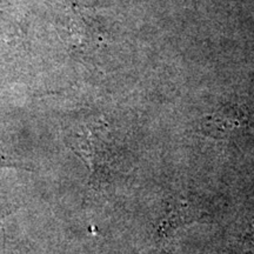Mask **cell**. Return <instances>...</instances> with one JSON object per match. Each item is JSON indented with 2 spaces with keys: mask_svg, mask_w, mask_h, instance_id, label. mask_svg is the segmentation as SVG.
Segmentation results:
<instances>
[{
  "mask_svg": "<svg viewBox=\"0 0 254 254\" xmlns=\"http://www.w3.org/2000/svg\"><path fill=\"white\" fill-rule=\"evenodd\" d=\"M77 144L80 146V152L92 170H98L106 164L109 159V142L106 131L97 133H82L77 139Z\"/></svg>",
  "mask_w": 254,
  "mask_h": 254,
  "instance_id": "cell-3",
  "label": "cell"
},
{
  "mask_svg": "<svg viewBox=\"0 0 254 254\" xmlns=\"http://www.w3.org/2000/svg\"><path fill=\"white\" fill-rule=\"evenodd\" d=\"M247 125L249 117L245 111L237 105H225L205 117L201 123V131L211 138L224 139Z\"/></svg>",
  "mask_w": 254,
  "mask_h": 254,
  "instance_id": "cell-2",
  "label": "cell"
},
{
  "mask_svg": "<svg viewBox=\"0 0 254 254\" xmlns=\"http://www.w3.org/2000/svg\"><path fill=\"white\" fill-rule=\"evenodd\" d=\"M201 217V209L194 200L185 196H174L168 200L164 207L163 215L159 218L157 234L160 239H167L179 228L199 221Z\"/></svg>",
  "mask_w": 254,
  "mask_h": 254,
  "instance_id": "cell-1",
  "label": "cell"
}]
</instances>
